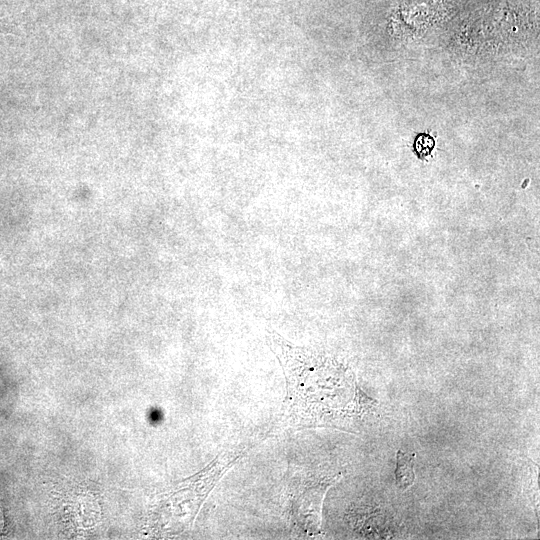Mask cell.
Returning <instances> with one entry per match:
<instances>
[{
	"label": "cell",
	"instance_id": "obj_2",
	"mask_svg": "<svg viewBox=\"0 0 540 540\" xmlns=\"http://www.w3.org/2000/svg\"><path fill=\"white\" fill-rule=\"evenodd\" d=\"M339 477L310 481L293 489L289 509L292 526L305 535L319 534L322 500Z\"/></svg>",
	"mask_w": 540,
	"mask_h": 540
},
{
	"label": "cell",
	"instance_id": "obj_5",
	"mask_svg": "<svg viewBox=\"0 0 540 540\" xmlns=\"http://www.w3.org/2000/svg\"><path fill=\"white\" fill-rule=\"evenodd\" d=\"M18 26L7 18H0V34L19 35Z\"/></svg>",
	"mask_w": 540,
	"mask_h": 540
},
{
	"label": "cell",
	"instance_id": "obj_3",
	"mask_svg": "<svg viewBox=\"0 0 540 540\" xmlns=\"http://www.w3.org/2000/svg\"><path fill=\"white\" fill-rule=\"evenodd\" d=\"M415 453H405L402 450H398L396 453V469H395V482L398 488L402 490L408 489L415 480V473L413 470Z\"/></svg>",
	"mask_w": 540,
	"mask_h": 540
},
{
	"label": "cell",
	"instance_id": "obj_4",
	"mask_svg": "<svg viewBox=\"0 0 540 540\" xmlns=\"http://www.w3.org/2000/svg\"><path fill=\"white\" fill-rule=\"evenodd\" d=\"M434 145L435 141L432 136L426 133H420L415 138L414 151L419 158H424L431 154Z\"/></svg>",
	"mask_w": 540,
	"mask_h": 540
},
{
	"label": "cell",
	"instance_id": "obj_1",
	"mask_svg": "<svg viewBox=\"0 0 540 540\" xmlns=\"http://www.w3.org/2000/svg\"><path fill=\"white\" fill-rule=\"evenodd\" d=\"M266 339L285 377L281 422L293 429L353 431L373 401L357 386L351 369L325 353L289 342L274 330H267Z\"/></svg>",
	"mask_w": 540,
	"mask_h": 540
}]
</instances>
